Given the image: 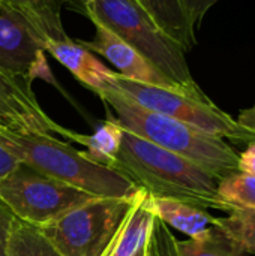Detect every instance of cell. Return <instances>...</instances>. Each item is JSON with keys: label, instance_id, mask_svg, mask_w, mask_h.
Here are the masks:
<instances>
[{"label": "cell", "instance_id": "17", "mask_svg": "<svg viewBox=\"0 0 255 256\" xmlns=\"http://www.w3.org/2000/svg\"><path fill=\"white\" fill-rule=\"evenodd\" d=\"M218 220V219H216ZM176 256H243L242 249L218 226L215 225L209 234L201 238L177 240L174 237Z\"/></svg>", "mask_w": 255, "mask_h": 256}, {"label": "cell", "instance_id": "28", "mask_svg": "<svg viewBox=\"0 0 255 256\" xmlns=\"http://www.w3.org/2000/svg\"><path fill=\"white\" fill-rule=\"evenodd\" d=\"M2 2H5V0H0V3H2Z\"/></svg>", "mask_w": 255, "mask_h": 256}, {"label": "cell", "instance_id": "30", "mask_svg": "<svg viewBox=\"0 0 255 256\" xmlns=\"http://www.w3.org/2000/svg\"><path fill=\"white\" fill-rule=\"evenodd\" d=\"M174 256H176V255H174Z\"/></svg>", "mask_w": 255, "mask_h": 256}, {"label": "cell", "instance_id": "19", "mask_svg": "<svg viewBox=\"0 0 255 256\" xmlns=\"http://www.w3.org/2000/svg\"><path fill=\"white\" fill-rule=\"evenodd\" d=\"M218 196L230 210L255 208V176L233 172L218 182ZM230 212V213H231Z\"/></svg>", "mask_w": 255, "mask_h": 256}, {"label": "cell", "instance_id": "24", "mask_svg": "<svg viewBox=\"0 0 255 256\" xmlns=\"http://www.w3.org/2000/svg\"><path fill=\"white\" fill-rule=\"evenodd\" d=\"M237 171L255 176V141L249 142L248 147L242 153H239Z\"/></svg>", "mask_w": 255, "mask_h": 256}, {"label": "cell", "instance_id": "18", "mask_svg": "<svg viewBox=\"0 0 255 256\" xmlns=\"http://www.w3.org/2000/svg\"><path fill=\"white\" fill-rule=\"evenodd\" d=\"M8 256H62L39 228L15 218L8 242Z\"/></svg>", "mask_w": 255, "mask_h": 256}, {"label": "cell", "instance_id": "2", "mask_svg": "<svg viewBox=\"0 0 255 256\" xmlns=\"http://www.w3.org/2000/svg\"><path fill=\"white\" fill-rule=\"evenodd\" d=\"M99 98L107 108L113 111V116L110 117L123 129L191 160L218 180L237 172L239 153L224 138L149 111L114 87L102 92Z\"/></svg>", "mask_w": 255, "mask_h": 256}, {"label": "cell", "instance_id": "29", "mask_svg": "<svg viewBox=\"0 0 255 256\" xmlns=\"http://www.w3.org/2000/svg\"><path fill=\"white\" fill-rule=\"evenodd\" d=\"M132 2H134V0H132Z\"/></svg>", "mask_w": 255, "mask_h": 256}, {"label": "cell", "instance_id": "23", "mask_svg": "<svg viewBox=\"0 0 255 256\" xmlns=\"http://www.w3.org/2000/svg\"><path fill=\"white\" fill-rule=\"evenodd\" d=\"M15 216L0 200V256H8V242Z\"/></svg>", "mask_w": 255, "mask_h": 256}, {"label": "cell", "instance_id": "22", "mask_svg": "<svg viewBox=\"0 0 255 256\" xmlns=\"http://www.w3.org/2000/svg\"><path fill=\"white\" fill-rule=\"evenodd\" d=\"M182 6L186 12V16L194 27V30L201 24L204 15L209 12V9L216 4L219 0H180Z\"/></svg>", "mask_w": 255, "mask_h": 256}, {"label": "cell", "instance_id": "27", "mask_svg": "<svg viewBox=\"0 0 255 256\" xmlns=\"http://www.w3.org/2000/svg\"><path fill=\"white\" fill-rule=\"evenodd\" d=\"M147 256H152V254H150V249H149V243H147Z\"/></svg>", "mask_w": 255, "mask_h": 256}, {"label": "cell", "instance_id": "5", "mask_svg": "<svg viewBox=\"0 0 255 256\" xmlns=\"http://www.w3.org/2000/svg\"><path fill=\"white\" fill-rule=\"evenodd\" d=\"M138 192L134 196H95L41 226L39 231L62 256H104Z\"/></svg>", "mask_w": 255, "mask_h": 256}, {"label": "cell", "instance_id": "26", "mask_svg": "<svg viewBox=\"0 0 255 256\" xmlns=\"http://www.w3.org/2000/svg\"><path fill=\"white\" fill-rule=\"evenodd\" d=\"M147 243H149V238H147V242L137 250V254L134 256H147Z\"/></svg>", "mask_w": 255, "mask_h": 256}, {"label": "cell", "instance_id": "3", "mask_svg": "<svg viewBox=\"0 0 255 256\" xmlns=\"http://www.w3.org/2000/svg\"><path fill=\"white\" fill-rule=\"evenodd\" d=\"M0 147L18 162L92 196H134L140 189L120 172L90 160L53 135L17 134L0 128Z\"/></svg>", "mask_w": 255, "mask_h": 256}, {"label": "cell", "instance_id": "13", "mask_svg": "<svg viewBox=\"0 0 255 256\" xmlns=\"http://www.w3.org/2000/svg\"><path fill=\"white\" fill-rule=\"evenodd\" d=\"M155 214L150 207L149 194L140 190L137 200L120 226L119 232L113 238L104 256H134L137 250L147 242Z\"/></svg>", "mask_w": 255, "mask_h": 256}, {"label": "cell", "instance_id": "12", "mask_svg": "<svg viewBox=\"0 0 255 256\" xmlns=\"http://www.w3.org/2000/svg\"><path fill=\"white\" fill-rule=\"evenodd\" d=\"M149 200L155 218L179 232H183L188 238H201L216 225L218 218L210 216L206 210L195 206L150 195Z\"/></svg>", "mask_w": 255, "mask_h": 256}, {"label": "cell", "instance_id": "9", "mask_svg": "<svg viewBox=\"0 0 255 256\" xmlns=\"http://www.w3.org/2000/svg\"><path fill=\"white\" fill-rule=\"evenodd\" d=\"M0 128L17 134L60 135L77 141L78 134L62 128L39 105L32 84L0 68Z\"/></svg>", "mask_w": 255, "mask_h": 256}, {"label": "cell", "instance_id": "7", "mask_svg": "<svg viewBox=\"0 0 255 256\" xmlns=\"http://www.w3.org/2000/svg\"><path fill=\"white\" fill-rule=\"evenodd\" d=\"M95 196L18 164L0 180V200L12 214L41 228Z\"/></svg>", "mask_w": 255, "mask_h": 256}, {"label": "cell", "instance_id": "20", "mask_svg": "<svg viewBox=\"0 0 255 256\" xmlns=\"http://www.w3.org/2000/svg\"><path fill=\"white\" fill-rule=\"evenodd\" d=\"M216 225L243 254L255 255V208L233 210L225 218H218Z\"/></svg>", "mask_w": 255, "mask_h": 256}, {"label": "cell", "instance_id": "11", "mask_svg": "<svg viewBox=\"0 0 255 256\" xmlns=\"http://www.w3.org/2000/svg\"><path fill=\"white\" fill-rule=\"evenodd\" d=\"M45 51H48L60 64H63L81 84L93 90L98 96L111 88L116 74L110 70L92 51L84 48L78 40L47 39Z\"/></svg>", "mask_w": 255, "mask_h": 256}, {"label": "cell", "instance_id": "16", "mask_svg": "<svg viewBox=\"0 0 255 256\" xmlns=\"http://www.w3.org/2000/svg\"><path fill=\"white\" fill-rule=\"evenodd\" d=\"M122 135H123V128L108 116V120L104 122L93 135H80L77 136L78 144L84 146L86 156L104 166L111 168L122 144Z\"/></svg>", "mask_w": 255, "mask_h": 256}, {"label": "cell", "instance_id": "14", "mask_svg": "<svg viewBox=\"0 0 255 256\" xmlns=\"http://www.w3.org/2000/svg\"><path fill=\"white\" fill-rule=\"evenodd\" d=\"M153 21V24L182 50L189 51L195 42V30L191 26L180 0H134Z\"/></svg>", "mask_w": 255, "mask_h": 256}, {"label": "cell", "instance_id": "15", "mask_svg": "<svg viewBox=\"0 0 255 256\" xmlns=\"http://www.w3.org/2000/svg\"><path fill=\"white\" fill-rule=\"evenodd\" d=\"M2 4L24 15L45 40L69 39L62 22V10L65 6L69 4L84 10L83 0H5Z\"/></svg>", "mask_w": 255, "mask_h": 256}, {"label": "cell", "instance_id": "10", "mask_svg": "<svg viewBox=\"0 0 255 256\" xmlns=\"http://www.w3.org/2000/svg\"><path fill=\"white\" fill-rule=\"evenodd\" d=\"M90 21L95 26V38L92 40H78V42L89 51L105 57L119 70L117 72L119 75L137 82L189 93L185 88H182L177 82H174L171 78H168L164 72H161L150 60H147L137 50L129 46L125 40H122L116 33L107 28L102 22L96 20H90ZM195 96H203V94H195Z\"/></svg>", "mask_w": 255, "mask_h": 256}, {"label": "cell", "instance_id": "4", "mask_svg": "<svg viewBox=\"0 0 255 256\" xmlns=\"http://www.w3.org/2000/svg\"><path fill=\"white\" fill-rule=\"evenodd\" d=\"M89 20L102 22L161 72L192 94H204L191 75L185 51L165 36L132 0H83Z\"/></svg>", "mask_w": 255, "mask_h": 256}, {"label": "cell", "instance_id": "25", "mask_svg": "<svg viewBox=\"0 0 255 256\" xmlns=\"http://www.w3.org/2000/svg\"><path fill=\"white\" fill-rule=\"evenodd\" d=\"M18 164H20V162H18L9 152H6L3 147H0V180H2L6 174H9Z\"/></svg>", "mask_w": 255, "mask_h": 256}, {"label": "cell", "instance_id": "6", "mask_svg": "<svg viewBox=\"0 0 255 256\" xmlns=\"http://www.w3.org/2000/svg\"><path fill=\"white\" fill-rule=\"evenodd\" d=\"M113 87L140 106L191 124L210 135L236 142H254L255 130L216 106L206 94L195 96L180 90L137 82L116 74Z\"/></svg>", "mask_w": 255, "mask_h": 256}, {"label": "cell", "instance_id": "8", "mask_svg": "<svg viewBox=\"0 0 255 256\" xmlns=\"http://www.w3.org/2000/svg\"><path fill=\"white\" fill-rule=\"evenodd\" d=\"M44 52L45 39L29 20L0 3V68L27 84L35 78L50 80Z\"/></svg>", "mask_w": 255, "mask_h": 256}, {"label": "cell", "instance_id": "1", "mask_svg": "<svg viewBox=\"0 0 255 256\" xmlns=\"http://www.w3.org/2000/svg\"><path fill=\"white\" fill-rule=\"evenodd\" d=\"M111 170L150 196L182 201L198 208L231 212L218 196V178L191 160L161 148L123 129L120 150Z\"/></svg>", "mask_w": 255, "mask_h": 256}, {"label": "cell", "instance_id": "21", "mask_svg": "<svg viewBox=\"0 0 255 256\" xmlns=\"http://www.w3.org/2000/svg\"><path fill=\"white\" fill-rule=\"evenodd\" d=\"M149 249L152 256H174V237L167 225L156 218L149 236Z\"/></svg>", "mask_w": 255, "mask_h": 256}]
</instances>
